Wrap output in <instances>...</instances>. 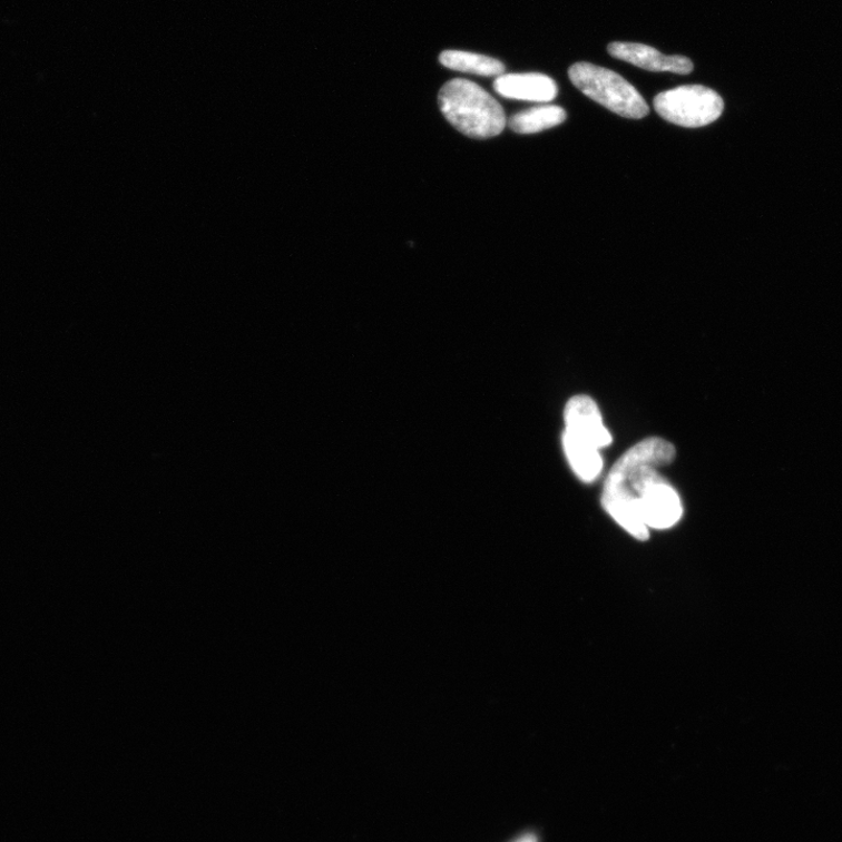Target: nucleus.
I'll use <instances>...</instances> for the list:
<instances>
[{
  "label": "nucleus",
  "mask_w": 842,
  "mask_h": 842,
  "mask_svg": "<svg viewBox=\"0 0 842 842\" xmlns=\"http://www.w3.org/2000/svg\"><path fill=\"white\" fill-rule=\"evenodd\" d=\"M653 105L664 120L685 128L709 126L719 119L724 109L718 94L701 85L663 91L655 97Z\"/></svg>",
  "instance_id": "obj_5"
},
{
  "label": "nucleus",
  "mask_w": 842,
  "mask_h": 842,
  "mask_svg": "<svg viewBox=\"0 0 842 842\" xmlns=\"http://www.w3.org/2000/svg\"><path fill=\"white\" fill-rule=\"evenodd\" d=\"M569 78L584 96L626 119L640 120L649 114L642 94L611 69L577 62L569 68Z\"/></svg>",
  "instance_id": "obj_4"
},
{
  "label": "nucleus",
  "mask_w": 842,
  "mask_h": 842,
  "mask_svg": "<svg viewBox=\"0 0 842 842\" xmlns=\"http://www.w3.org/2000/svg\"><path fill=\"white\" fill-rule=\"evenodd\" d=\"M564 447L576 476L584 482L595 481L603 471L599 450L613 442L603 424L600 411L588 395L571 398L565 411Z\"/></svg>",
  "instance_id": "obj_2"
},
{
  "label": "nucleus",
  "mask_w": 842,
  "mask_h": 842,
  "mask_svg": "<svg viewBox=\"0 0 842 842\" xmlns=\"http://www.w3.org/2000/svg\"><path fill=\"white\" fill-rule=\"evenodd\" d=\"M567 120V112L558 106L533 107L510 117L509 128L518 134H535L551 129Z\"/></svg>",
  "instance_id": "obj_8"
},
{
  "label": "nucleus",
  "mask_w": 842,
  "mask_h": 842,
  "mask_svg": "<svg viewBox=\"0 0 842 842\" xmlns=\"http://www.w3.org/2000/svg\"><path fill=\"white\" fill-rule=\"evenodd\" d=\"M439 108L457 130L472 138L496 137L507 125L502 106L482 87L464 79L440 89Z\"/></svg>",
  "instance_id": "obj_3"
},
{
  "label": "nucleus",
  "mask_w": 842,
  "mask_h": 842,
  "mask_svg": "<svg viewBox=\"0 0 842 842\" xmlns=\"http://www.w3.org/2000/svg\"><path fill=\"white\" fill-rule=\"evenodd\" d=\"M495 89L502 98L530 102H550L556 99V82L538 74L502 75L497 78Z\"/></svg>",
  "instance_id": "obj_7"
},
{
  "label": "nucleus",
  "mask_w": 842,
  "mask_h": 842,
  "mask_svg": "<svg viewBox=\"0 0 842 842\" xmlns=\"http://www.w3.org/2000/svg\"><path fill=\"white\" fill-rule=\"evenodd\" d=\"M674 458L675 448L667 440L645 439L615 463L606 479L603 507L639 541L648 540L649 528L668 529L683 517L681 497L659 473Z\"/></svg>",
  "instance_id": "obj_1"
},
{
  "label": "nucleus",
  "mask_w": 842,
  "mask_h": 842,
  "mask_svg": "<svg viewBox=\"0 0 842 842\" xmlns=\"http://www.w3.org/2000/svg\"><path fill=\"white\" fill-rule=\"evenodd\" d=\"M439 60L442 66L458 70V72L480 77H500L505 75L506 69L505 65L498 59L472 52L443 51Z\"/></svg>",
  "instance_id": "obj_9"
},
{
  "label": "nucleus",
  "mask_w": 842,
  "mask_h": 842,
  "mask_svg": "<svg viewBox=\"0 0 842 842\" xmlns=\"http://www.w3.org/2000/svg\"><path fill=\"white\" fill-rule=\"evenodd\" d=\"M515 842H537V838L533 834H526Z\"/></svg>",
  "instance_id": "obj_10"
},
{
  "label": "nucleus",
  "mask_w": 842,
  "mask_h": 842,
  "mask_svg": "<svg viewBox=\"0 0 842 842\" xmlns=\"http://www.w3.org/2000/svg\"><path fill=\"white\" fill-rule=\"evenodd\" d=\"M607 52L616 59L649 70V72L687 76L694 70L691 59L683 56H665L644 43L617 41L608 45Z\"/></svg>",
  "instance_id": "obj_6"
}]
</instances>
